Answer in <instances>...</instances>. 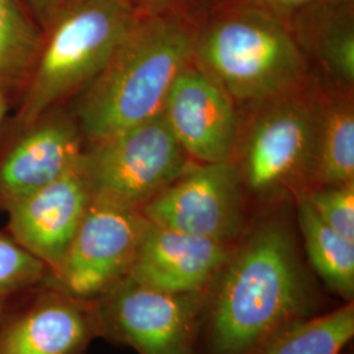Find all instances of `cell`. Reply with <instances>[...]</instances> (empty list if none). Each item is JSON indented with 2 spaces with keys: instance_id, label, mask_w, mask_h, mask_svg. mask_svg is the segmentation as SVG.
I'll return each instance as SVG.
<instances>
[{
  "instance_id": "6da1fadb",
  "label": "cell",
  "mask_w": 354,
  "mask_h": 354,
  "mask_svg": "<svg viewBox=\"0 0 354 354\" xmlns=\"http://www.w3.org/2000/svg\"><path fill=\"white\" fill-rule=\"evenodd\" d=\"M210 344L214 354H250L304 319L310 304L288 230L268 223L230 254L214 279Z\"/></svg>"
},
{
  "instance_id": "7a4b0ae2",
  "label": "cell",
  "mask_w": 354,
  "mask_h": 354,
  "mask_svg": "<svg viewBox=\"0 0 354 354\" xmlns=\"http://www.w3.org/2000/svg\"><path fill=\"white\" fill-rule=\"evenodd\" d=\"M194 39L178 17L137 15L102 73L79 93L74 115L83 138L95 143L163 113Z\"/></svg>"
},
{
  "instance_id": "3957f363",
  "label": "cell",
  "mask_w": 354,
  "mask_h": 354,
  "mask_svg": "<svg viewBox=\"0 0 354 354\" xmlns=\"http://www.w3.org/2000/svg\"><path fill=\"white\" fill-rule=\"evenodd\" d=\"M137 17L121 0H67L44 28L37 62L8 129L35 122L102 73Z\"/></svg>"
},
{
  "instance_id": "277c9868",
  "label": "cell",
  "mask_w": 354,
  "mask_h": 354,
  "mask_svg": "<svg viewBox=\"0 0 354 354\" xmlns=\"http://www.w3.org/2000/svg\"><path fill=\"white\" fill-rule=\"evenodd\" d=\"M193 58L231 99L285 96L304 76L302 53L279 19L250 7L223 15L196 36Z\"/></svg>"
},
{
  "instance_id": "5b68a950",
  "label": "cell",
  "mask_w": 354,
  "mask_h": 354,
  "mask_svg": "<svg viewBox=\"0 0 354 354\" xmlns=\"http://www.w3.org/2000/svg\"><path fill=\"white\" fill-rule=\"evenodd\" d=\"M163 113L89 143L79 162L92 200L140 210L189 165Z\"/></svg>"
},
{
  "instance_id": "8992f818",
  "label": "cell",
  "mask_w": 354,
  "mask_h": 354,
  "mask_svg": "<svg viewBox=\"0 0 354 354\" xmlns=\"http://www.w3.org/2000/svg\"><path fill=\"white\" fill-rule=\"evenodd\" d=\"M205 292H169L118 281L93 301L97 336L140 354H193Z\"/></svg>"
},
{
  "instance_id": "52a82bcc",
  "label": "cell",
  "mask_w": 354,
  "mask_h": 354,
  "mask_svg": "<svg viewBox=\"0 0 354 354\" xmlns=\"http://www.w3.org/2000/svg\"><path fill=\"white\" fill-rule=\"evenodd\" d=\"M147 221L140 210L92 200L59 266L46 282L95 301L125 279Z\"/></svg>"
},
{
  "instance_id": "ba28073f",
  "label": "cell",
  "mask_w": 354,
  "mask_h": 354,
  "mask_svg": "<svg viewBox=\"0 0 354 354\" xmlns=\"http://www.w3.org/2000/svg\"><path fill=\"white\" fill-rule=\"evenodd\" d=\"M239 169L228 160L188 167L140 207L147 222L228 244L244 223Z\"/></svg>"
},
{
  "instance_id": "9c48e42d",
  "label": "cell",
  "mask_w": 354,
  "mask_h": 354,
  "mask_svg": "<svg viewBox=\"0 0 354 354\" xmlns=\"http://www.w3.org/2000/svg\"><path fill=\"white\" fill-rule=\"evenodd\" d=\"M261 114L243 152L241 180L257 193L282 188L313 171L320 111L281 96Z\"/></svg>"
},
{
  "instance_id": "30bf717a",
  "label": "cell",
  "mask_w": 354,
  "mask_h": 354,
  "mask_svg": "<svg viewBox=\"0 0 354 354\" xmlns=\"http://www.w3.org/2000/svg\"><path fill=\"white\" fill-rule=\"evenodd\" d=\"M96 336L93 301L45 281L0 319V354H84Z\"/></svg>"
},
{
  "instance_id": "8fae6325",
  "label": "cell",
  "mask_w": 354,
  "mask_h": 354,
  "mask_svg": "<svg viewBox=\"0 0 354 354\" xmlns=\"http://www.w3.org/2000/svg\"><path fill=\"white\" fill-rule=\"evenodd\" d=\"M0 153V207L48 185L79 165L83 134L74 114L54 108L35 122L10 129Z\"/></svg>"
},
{
  "instance_id": "7c38bea8",
  "label": "cell",
  "mask_w": 354,
  "mask_h": 354,
  "mask_svg": "<svg viewBox=\"0 0 354 354\" xmlns=\"http://www.w3.org/2000/svg\"><path fill=\"white\" fill-rule=\"evenodd\" d=\"M92 201L79 165L64 176L8 203L6 230L54 272L68 251Z\"/></svg>"
},
{
  "instance_id": "4fadbf2b",
  "label": "cell",
  "mask_w": 354,
  "mask_h": 354,
  "mask_svg": "<svg viewBox=\"0 0 354 354\" xmlns=\"http://www.w3.org/2000/svg\"><path fill=\"white\" fill-rule=\"evenodd\" d=\"M163 115L177 142L200 163L230 159L236 136L232 99L198 66H187L165 99Z\"/></svg>"
},
{
  "instance_id": "5bb4252c",
  "label": "cell",
  "mask_w": 354,
  "mask_h": 354,
  "mask_svg": "<svg viewBox=\"0 0 354 354\" xmlns=\"http://www.w3.org/2000/svg\"><path fill=\"white\" fill-rule=\"evenodd\" d=\"M230 254L225 243L147 222L127 277L158 290L205 292Z\"/></svg>"
},
{
  "instance_id": "9a60e30c",
  "label": "cell",
  "mask_w": 354,
  "mask_h": 354,
  "mask_svg": "<svg viewBox=\"0 0 354 354\" xmlns=\"http://www.w3.org/2000/svg\"><path fill=\"white\" fill-rule=\"evenodd\" d=\"M44 29L24 0H0V95L16 102L37 62Z\"/></svg>"
},
{
  "instance_id": "2e32d148",
  "label": "cell",
  "mask_w": 354,
  "mask_h": 354,
  "mask_svg": "<svg viewBox=\"0 0 354 354\" xmlns=\"http://www.w3.org/2000/svg\"><path fill=\"white\" fill-rule=\"evenodd\" d=\"M298 221L308 260L330 290L352 302L354 295V241L326 225L304 197Z\"/></svg>"
},
{
  "instance_id": "e0dca14e",
  "label": "cell",
  "mask_w": 354,
  "mask_h": 354,
  "mask_svg": "<svg viewBox=\"0 0 354 354\" xmlns=\"http://www.w3.org/2000/svg\"><path fill=\"white\" fill-rule=\"evenodd\" d=\"M353 336L354 304L348 302L322 317L292 323L250 354H340Z\"/></svg>"
},
{
  "instance_id": "ac0fdd59",
  "label": "cell",
  "mask_w": 354,
  "mask_h": 354,
  "mask_svg": "<svg viewBox=\"0 0 354 354\" xmlns=\"http://www.w3.org/2000/svg\"><path fill=\"white\" fill-rule=\"evenodd\" d=\"M313 172L326 187L354 181V112L346 102L320 111Z\"/></svg>"
},
{
  "instance_id": "d6986e66",
  "label": "cell",
  "mask_w": 354,
  "mask_h": 354,
  "mask_svg": "<svg viewBox=\"0 0 354 354\" xmlns=\"http://www.w3.org/2000/svg\"><path fill=\"white\" fill-rule=\"evenodd\" d=\"M48 276V266L15 241L6 228L0 231V319Z\"/></svg>"
},
{
  "instance_id": "ffe728a7",
  "label": "cell",
  "mask_w": 354,
  "mask_h": 354,
  "mask_svg": "<svg viewBox=\"0 0 354 354\" xmlns=\"http://www.w3.org/2000/svg\"><path fill=\"white\" fill-rule=\"evenodd\" d=\"M311 36L313 49L329 75L344 84H353L354 28L351 17L328 10Z\"/></svg>"
},
{
  "instance_id": "44dd1931",
  "label": "cell",
  "mask_w": 354,
  "mask_h": 354,
  "mask_svg": "<svg viewBox=\"0 0 354 354\" xmlns=\"http://www.w3.org/2000/svg\"><path fill=\"white\" fill-rule=\"evenodd\" d=\"M317 216L345 239L354 241V181L306 196Z\"/></svg>"
},
{
  "instance_id": "7402d4cb",
  "label": "cell",
  "mask_w": 354,
  "mask_h": 354,
  "mask_svg": "<svg viewBox=\"0 0 354 354\" xmlns=\"http://www.w3.org/2000/svg\"><path fill=\"white\" fill-rule=\"evenodd\" d=\"M42 29L67 0H24Z\"/></svg>"
},
{
  "instance_id": "603a6c76",
  "label": "cell",
  "mask_w": 354,
  "mask_h": 354,
  "mask_svg": "<svg viewBox=\"0 0 354 354\" xmlns=\"http://www.w3.org/2000/svg\"><path fill=\"white\" fill-rule=\"evenodd\" d=\"M254 7L266 10V8H298L306 6H322V4H339L344 0H245Z\"/></svg>"
},
{
  "instance_id": "cb8c5ba5",
  "label": "cell",
  "mask_w": 354,
  "mask_h": 354,
  "mask_svg": "<svg viewBox=\"0 0 354 354\" xmlns=\"http://www.w3.org/2000/svg\"><path fill=\"white\" fill-rule=\"evenodd\" d=\"M11 106H12V102L7 96L0 95V130L3 127L4 121L7 120V115L11 111ZM0 212H1V207H0Z\"/></svg>"
},
{
  "instance_id": "d4e9b609",
  "label": "cell",
  "mask_w": 354,
  "mask_h": 354,
  "mask_svg": "<svg viewBox=\"0 0 354 354\" xmlns=\"http://www.w3.org/2000/svg\"><path fill=\"white\" fill-rule=\"evenodd\" d=\"M121 1H124L127 4H130L131 7H134L136 3H140V4L150 3V4H153V3H163V1H167V0H121Z\"/></svg>"
}]
</instances>
